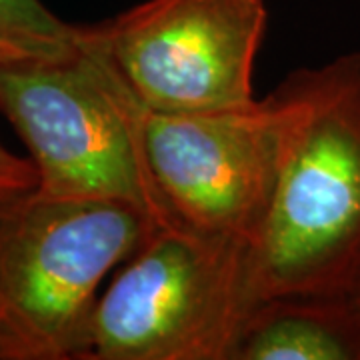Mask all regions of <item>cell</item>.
<instances>
[{"label": "cell", "mask_w": 360, "mask_h": 360, "mask_svg": "<svg viewBox=\"0 0 360 360\" xmlns=\"http://www.w3.org/2000/svg\"><path fill=\"white\" fill-rule=\"evenodd\" d=\"M283 153L274 198L248 248L255 302L350 295L360 269V52L296 68L274 89Z\"/></svg>", "instance_id": "cell-1"}, {"label": "cell", "mask_w": 360, "mask_h": 360, "mask_svg": "<svg viewBox=\"0 0 360 360\" xmlns=\"http://www.w3.org/2000/svg\"><path fill=\"white\" fill-rule=\"evenodd\" d=\"M0 112L25 142L39 193L124 202L158 229L179 224L150 167L146 108L94 25L66 56L2 63Z\"/></svg>", "instance_id": "cell-2"}, {"label": "cell", "mask_w": 360, "mask_h": 360, "mask_svg": "<svg viewBox=\"0 0 360 360\" xmlns=\"http://www.w3.org/2000/svg\"><path fill=\"white\" fill-rule=\"evenodd\" d=\"M156 229L115 200L2 198L0 360H80L104 278Z\"/></svg>", "instance_id": "cell-3"}, {"label": "cell", "mask_w": 360, "mask_h": 360, "mask_svg": "<svg viewBox=\"0 0 360 360\" xmlns=\"http://www.w3.org/2000/svg\"><path fill=\"white\" fill-rule=\"evenodd\" d=\"M248 248L182 224L156 229L98 296L80 360H232L257 307Z\"/></svg>", "instance_id": "cell-4"}, {"label": "cell", "mask_w": 360, "mask_h": 360, "mask_svg": "<svg viewBox=\"0 0 360 360\" xmlns=\"http://www.w3.org/2000/svg\"><path fill=\"white\" fill-rule=\"evenodd\" d=\"M266 25L264 0H142L94 30L148 112L196 115L257 101Z\"/></svg>", "instance_id": "cell-5"}, {"label": "cell", "mask_w": 360, "mask_h": 360, "mask_svg": "<svg viewBox=\"0 0 360 360\" xmlns=\"http://www.w3.org/2000/svg\"><path fill=\"white\" fill-rule=\"evenodd\" d=\"M283 118L274 90L231 110H146L150 167L179 224L255 245L278 180Z\"/></svg>", "instance_id": "cell-6"}, {"label": "cell", "mask_w": 360, "mask_h": 360, "mask_svg": "<svg viewBox=\"0 0 360 360\" xmlns=\"http://www.w3.org/2000/svg\"><path fill=\"white\" fill-rule=\"evenodd\" d=\"M232 360H360V304L350 295L262 300L250 312Z\"/></svg>", "instance_id": "cell-7"}, {"label": "cell", "mask_w": 360, "mask_h": 360, "mask_svg": "<svg viewBox=\"0 0 360 360\" xmlns=\"http://www.w3.org/2000/svg\"><path fill=\"white\" fill-rule=\"evenodd\" d=\"M82 26L65 22L42 0H0V65L66 56Z\"/></svg>", "instance_id": "cell-8"}, {"label": "cell", "mask_w": 360, "mask_h": 360, "mask_svg": "<svg viewBox=\"0 0 360 360\" xmlns=\"http://www.w3.org/2000/svg\"><path fill=\"white\" fill-rule=\"evenodd\" d=\"M39 174L28 156L14 155L0 142V200L34 191Z\"/></svg>", "instance_id": "cell-9"}, {"label": "cell", "mask_w": 360, "mask_h": 360, "mask_svg": "<svg viewBox=\"0 0 360 360\" xmlns=\"http://www.w3.org/2000/svg\"><path fill=\"white\" fill-rule=\"evenodd\" d=\"M350 296L356 300L360 304V269L356 272V278H354V283H352V288H350Z\"/></svg>", "instance_id": "cell-10"}]
</instances>
